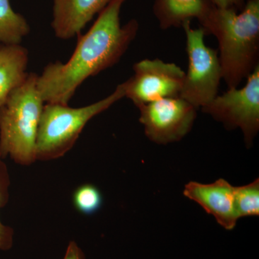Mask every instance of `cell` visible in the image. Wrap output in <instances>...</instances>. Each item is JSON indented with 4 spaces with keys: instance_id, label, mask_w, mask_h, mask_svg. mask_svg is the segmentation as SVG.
<instances>
[{
    "instance_id": "6da1fadb",
    "label": "cell",
    "mask_w": 259,
    "mask_h": 259,
    "mask_svg": "<svg viewBox=\"0 0 259 259\" xmlns=\"http://www.w3.org/2000/svg\"><path fill=\"white\" fill-rule=\"evenodd\" d=\"M125 1L111 0L90 30L77 35L69 60L49 63L37 76V89L45 103L68 105L85 80L119 62L139 30L136 20L121 25V8Z\"/></svg>"
},
{
    "instance_id": "7a4b0ae2",
    "label": "cell",
    "mask_w": 259,
    "mask_h": 259,
    "mask_svg": "<svg viewBox=\"0 0 259 259\" xmlns=\"http://www.w3.org/2000/svg\"><path fill=\"white\" fill-rule=\"evenodd\" d=\"M198 20L217 38L222 79L228 88H238L259 65V0H249L239 14L208 3Z\"/></svg>"
},
{
    "instance_id": "3957f363",
    "label": "cell",
    "mask_w": 259,
    "mask_h": 259,
    "mask_svg": "<svg viewBox=\"0 0 259 259\" xmlns=\"http://www.w3.org/2000/svg\"><path fill=\"white\" fill-rule=\"evenodd\" d=\"M37 76L29 73L0 106V156H9L21 166L36 161L37 129L45 103L37 89Z\"/></svg>"
},
{
    "instance_id": "277c9868",
    "label": "cell",
    "mask_w": 259,
    "mask_h": 259,
    "mask_svg": "<svg viewBox=\"0 0 259 259\" xmlns=\"http://www.w3.org/2000/svg\"><path fill=\"white\" fill-rule=\"evenodd\" d=\"M125 97L122 83L105 98L90 105L71 107L68 105L46 103L37 129L36 161L59 159L76 144L87 124Z\"/></svg>"
},
{
    "instance_id": "5b68a950",
    "label": "cell",
    "mask_w": 259,
    "mask_h": 259,
    "mask_svg": "<svg viewBox=\"0 0 259 259\" xmlns=\"http://www.w3.org/2000/svg\"><path fill=\"white\" fill-rule=\"evenodd\" d=\"M182 28L186 35L188 69L180 97L201 109L218 95L222 79L219 55L218 51L206 45L203 29L192 28L190 21L185 22Z\"/></svg>"
},
{
    "instance_id": "8992f818",
    "label": "cell",
    "mask_w": 259,
    "mask_h": 259,
    "mask_svg": "<svg viewBox=\"0 0 259 259\" xmlns=\"http://www.w3.org/2000/svg\"><path fill=\"white\" fill-rule=\"evenodd\" d=\"M201 110L227 129H241L245 144L250 147L259 131V65L244 87L228 88Z\"/></svg>"
},
{
    "instance_id": "52a82bcc",
    "label": "cell",
    "mask_w": 259,
    "mask_h": 259,
    "mask_svg": "<svg viewBox=\"0 0 259 259\" xmlns=\"http://www.w3.org/2000/svg\"><path fill=\"white\" fill-rule=\"evenodd\" d=\"M134 75L122 83L125 97L136 107L160 99L180 97L185 71L175 63L144 59L134 64Z\"/></svg>"
},
{
    "instance_id": "ba28073f",
    "label": "cell",
    "mask_w": 259,
    "mask_h": 259,
    "mask_svg": "<svg viewBox=\"0 0 259 259\" xmlns=\"http://www.w3.org/2000/svg\"><path fill=\"white\" fill-rule=\"evenodd\" d=\"M138 109L146 137L159 145L177 142L185 137L193 127L198 110L180 97L160 99Z\"/></svg>"
},
{
    "instance_id": "9c48e42d",
    "label": "cell",
    "mask_w": 259,
    "mask_h": 259,
    "mask_svg": "<svg viewBox=\"0 0 259 259\" xmlns=\"http://www.w3.org/2000/svg\"><path fill=\"white\" fill-rule=\"evenodd\" d=\"M183 194L212 214L218 224L228 231L236 226L239 218L234 204V187L224 179L210 184L190 182L185 185Z\"/></svg>"
},
{
    "instance_id": "30bf717a",
    "label": "cell",
    "mask_w": 259,
    "mask_h": 259,
    "mask_svg": "<svg viewBox=\"0 0 259 259\" xmlns=\"http://www.w3.org/2000/svg\"><path fill=\"white\" fill-rule=\"evenodd\" d=\"M111 0H54L51 27L61 40L81 34L87 24Z\"/></svg>"
},
{
    "instance_id": "8fae6325",
    "label": "cell",
    "mask_w": 259,
    "mask_h": 259,
    "mask_svg": "<svg viewBox=\"0 0 259 259\" xmlns=\"http://www.w3.org/2000/svg\"><path fill=\"white\" fill-rule=\"evenodd\" d=\"M28 51L20 44H0V106L28 76Z\"/></svg>"
},
{
    "instance_id": "7c38bea8",
    "label": "cell",
    "mask_w": 259,
    "mask_h": 259,
    "mask_svg": "<svg viewBox=\"0 0 259 259\" xmlns=\"http://www.w3.org/2000/svg\"><path fill=\"white\" fill-rule=\"evenodd\" d=\"M207 5V0H156L153 13L161 28L166 30L182 26L192 18L199 20Z\"/></svg>"
},
{
    "instance_id": "4fadbf2b",
    "label": "cell",
    "mask_w": 259,
    "mask_h": 259,
    "mask_svg": "<svg viewBox=\"0 0 259 259\" xmlns=\"http://www.w3.org/2000/svg\"><path fill=\"white\" fill-rule=\"evenodd\" d=\"M30 30L26 19L15 13L10 0H0V44H20Z\"/></svg>"
},
{
    "instance_id": "5bb4252c",
    "label": "cell",
    "mask_w": 259,
    "mask_h": 259,
    "mask_svg": "<svg viewBox=\"0 0 259 259\" xmlns=\"http://www.w3.org/2000/svg\"><path fill=\"white\" fill-rule=\"evenodd\" d=\"M235 208L238 218L259 214V180L248 185L234 187Z\"/></svg>"
},
{
    "instance_id": "9a60e30c",
    "label": "cell",
    "mask_w": 259,
    "mask_h": 259,
    "mask_svg": "<svg viewBox=\"0 0 259 259\" xmlns=\"http://www.w3.org/2000/svg\"><path fill=\"white\" fill-rule=\"evenodd\" d=\"M0 156V211L5 207L9 199L10 178L6 163ZM14 232L5 226L0 219V250H9L13 246Z\"/></svg>"
},
{
    "instance_id": "2e32d148",
    "label": "cell",
    "mask_w": 259,
    "mask_h": 259,
    "mask_svg": "<svg viewBox=\"0 0 259 259\" xmlns=\"http://www.w3.org/2000/svg\"><path fill=\"white\" fill-rule=\"evenodd\" d=\"M73 201L75 207L83 214L96 212L101 207L102 196L100 191L92 185L81 186L75 191Z\"/></svg>"
},
{
    "instance_id": "e0dca14e",
    "label": "cell",
    "mask_w": 259,
    "mask_h": 259,
    "mask_svg": "<svg viewBox=\"0 0 259 259\" xmlns=\"http://www.w3.org/2000/svg\"><path fill=\"white\" fill-rule=\"evenodd\" d=\"M64 259H85V256L77 243L71 241L69 243Z\"/></svg>"
},
{
    "instance_id": "ac0fdd59",
    "label": "cell",
    "mask_w": 259,
    "mask_h": 259,
    "mask_svg": "<svg viewBox=\"0 0 259 259\" xmlns=\"http://www.w3.org/2000/svg\"><path fill=\"white\" fill-rule=\"evenodd\" d=\"M211 5L219 8H232L241 5L243 0H207Z\"/></svg>"
}]
</instances>
